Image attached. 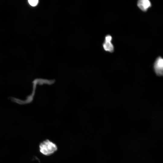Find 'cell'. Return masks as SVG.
Wrapping results in <instances>:
<instances>
[{"instance_id":"cell-5","label":"cell","mask_w":163,"mask_h":163,"mask_svg":"<svg viewBox=\"0 0 163 163\" xmlns=\"http://www.w3.org/2000/svg\"><path fill=\"white\" fill-rule=\"evenodd\" d=\"M28 2L30 5L32 6H36L38 2V0H29Z\"/></svg>"},{"instance_id":"cell-3","label":"cell","mask_w":163,"mask_h":163,"mask_svg":"<svg viewBox=\"0 0 163 163\" xmlns=\"http://www.w3.org/2000/svg\"><path fill=\"white\" fill-rule=\"evenodd\" d=\"M138 7L142 11L145 12L151 7L152 4L149 0H139L137 3Z\"/></svg>"},{"instance_id":"cell-6","label":"cell","mask_w":163,"mask_h":163,"mask_svg":"<svg viewBox=\"0 0 163 163\" xmlns=\"http://www.w3.org/2000/svg\"><path fill=\"white\" fill-rule=\"evenodd\" d=\"M112 39V37L111 35H107L105 37V41H111Z\"/></svg>"},{"instance_id":"cell-1","label":"cell","mask_w":163,"mask_h":163,"mask_svg":"<svg viewBox=\"0 0 163 163\" xmlns=\"http://www.w3.org/2000/svg\"><path fill=\"white\" fill-rule=\"evenodd\" d=\"M40 152L45 155H50L56 151L57 147L56 145L48 139L41 142L39 145Z\"/></svg>"},{"instance_id":"cell-2","label":"cell","mask_w":163,"mask_h":163,"mask_svg":"<svg viewBox=\"0 0 163 163\" xmlns=\"http://www.w3.org/2000/svg\"><path fill=\"white\" fill-rule=\"evenodd\" d=\"M154 70L158 75H161L163 74V60L161 56L158 57L156 59L154 64Z\"/></svg>"},{"instance_id":"cell-4","label":"cell","mask_w":163,"mask_h":163,"mask_svg":"<svg viewBox=\"0 0 163 163\" xmlns=\"http://www.w3.org/2000/svg\"><path fill=\"white\" fill-rule=\"evenodd\" d=\"M103 46L104 50L108 52L112 53L114 50V46L111 43V41L104 40Z\"/></svg>"}]
</instances>
